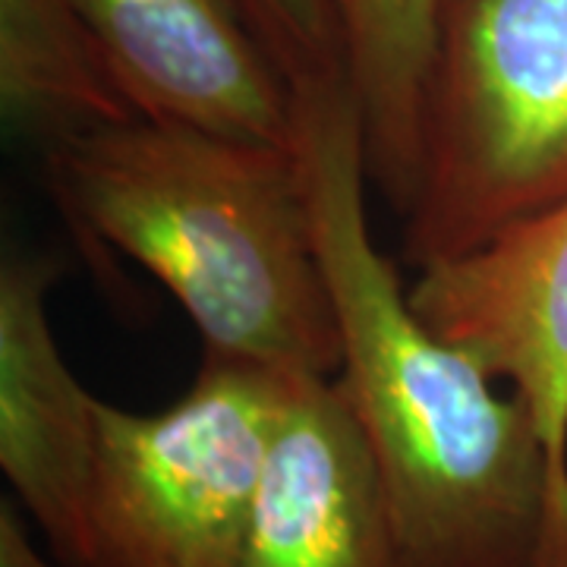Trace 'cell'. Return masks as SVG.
Listing matches in <instances>:
<instances>
[{
    "instance_id": "obj_4",
    "label": "cell",
    "mask_w": 567,
    "mask_h": 567,
    "mask_svg": "<svg viewBox=\"0 0 567 567\" xmlns=\"http://www.w3.org/2000/svg\"><path fill=\"white\" fill-rule=\"evenodd\" d=\"M290 379L205 357L158 413L102 401L82 567H240Z\"/></svg>"
},
{
    "instance_id": "obj_11",
    "label": "cell",
    "mask_w": 567,
    "mask_h": 567,
    "mask_svg": "<svg viewBox=\"0 0 567 567\" xmlns=\"http://www.w3.org/2000/svg\"><path fill=\"white\" fill-rule=\"evenodd\" d=\"M297 95L347 85L331 0H237Z\"/></svg>"
},
{
    "instance_id": "obj_2",
    "label": "cell",
    "mask_w": 567,
    "mask_h": 567,
    "mask_svg": "<svg viewBox=\"0 0 567 567\" xmlns=\"http://www.w3.org/2000/svg\"><path fill=\"white\" fill-rule=\"evenodd\" d=\"M66 221L177 297L205 357L341 372L344 341L297 145L130 117L44 148Z\"/></svg>"
},
{
    "instance_id": "obj_3",
    "label": "cell",
    "mask_w": 567,
    "mask_h": 567,
    "mask_svg": "<svg viewBox=\"0 0 567 567\" xmlns=\"http://www.w3.org/2000/svg\"><path fill=\"white\" fill-rule=\"evenodd\" d=\"M561 199L567 0H442L406 259H457Z\"/></svg>"
},
{
    "instance_id": "obj_6",
    "label": "cell",
    "mask_w": 567,
    "mask_h": 567,
    "mask_svg": "<svg viewBox=\"0 0 567 567\" xmlns=\"http://www.w3.org/2000/svg\"><path fill=\"white\" fill-rule=\"evenodd\" d=\"M410 306L511 388L567 466V199L420 268Z\"/></svg>"
},
{
    "instance_id": "obj_7",
    "label": "cell",
    "mask_w": 567,
    "mask_h": 567,
    "mask_svg": "<svg viewBox=\"0 0 567 567\" xmlns=\"http://www.w3.org/2000/svg\"><path fill=\"white\" fill-rule=\"evenodd\" d=\"M240 567H404L379 466L338 379H290Z\"/></svg>"
},
{
    "instance_id": "obj_12",
    "label": "cell",
    "mask_w": 567,
    "mask_h": 567,
    "mask_svg": "<svg viewBox=\"0 0 567 567\" xmlns=\"http://www.w3.org/2000/svg\"><path fill=\"white\" fill-rule=\"evenodd\" d=\"M0 567H66L54 565L32 539L22 520V507L13 495L0 498Z\"/></svg>"
},
{
    "instance_id": "obj_9",
    "label": "cell",
    "mask_w": 567,
    "mask_h": 567,
    "mask_svg": "<svg viewBox=\"0 0 567 567\" xmlns=\"http://www.w3.org/2000/svg\"><path fill=\"white\" fill-rule=\"evenodd\" d=\"M357 104L369 183L410 212L420 164L442 0H331Z\"/></svg>"
},
{
    "instance_id": "obj_10",
    "label": "cell",
    "mask_w": 567,
    "mask_h": 567,
    "mask_svg": "<svg viewBox=\"0 0 567 567\" xmlns=\"http://www.w3.org/2000/svg\"><path fill=\"white\" fill-rule=\"evenodd\" d=\"M0 104L44 148L140 117L73 0H0Z\"/></svg>"
},
{
    "instance_id": "obj_5",
    "label": "cell",
    "mask_w": 567,
    "mask_h": 567,
    "mask_svg": "<svg viewBox=\"0 0 567 567\" xmlns=\"http://www.w3.org/2000/svg\"><path fill=\"white\" fill-rule=\"evenodd\" d=\"M136 114L297 145L300 99L237 0H73Z\"/></svg>"
},
{
    "instance_id": "obj_8",
    "label": "cell",
    "mask_w": 567,
    "mask_h": 567,
    "mask_svg": "<svg viewBox=\"0 0 567 567\" xmlns=\"http://www.w3.org/2000/svg\"><path fill=\"white\" fill-rule=\"evenodd\" d=\"M54 278L51 259L22 252L0 268V470L51 555L82 567L102 401L76 379L54 338Z\"/></svg>"
},
{
    "instance_id": "obj_1",
    "label": "cell",
    "mask_w": 567,
    "mask_h": 567,
    "mask_svg": "<svg viewBox=\"0 0 567 567\" xmlns=\"http://www.w3.org/2000/svg\"><path fill=\"white\" fill-rule=\"evenodd\" d=\"M297 99V148L344 341L334 379L372 447L404 567H567V466L527 404L416 316L372 240L350 89Z\"/></svg>"
}]
</instances>
